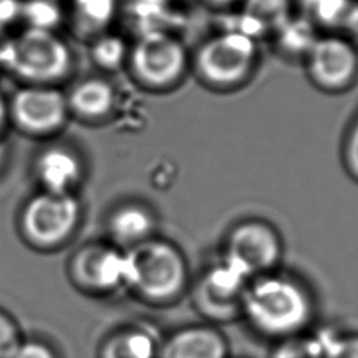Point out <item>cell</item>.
Listing matches in <instances>:
<instances>
[{
	"label": "cell",
	"mask_w": 358,
	"mask_h": 358,
	"mask_svg": "<svg viewBox=\"0 0 358 358\" xmlns=\"http://www.w3.org/2000/svg\"><path fill=\"white\" fill-rule=\"evenodd\" d=\"M127 257V284L152 302H169L187 285V263L171 242L150 238L131 248Z\"/></svg>",
	"instance_id": "cell-2"
},
{
	"label": "cell",
	"mask_w": 358,
	"mask_h": 358,
	"mask_svg": "<svg viewBox=\"0 0 358 358\" xmlns=\"http://www.w3.org/2000/svg\"><path fill=\"white\" fill-rule=\"evenodd\" d=\"M273 358H324L326 336H292L280 340Z\"/></svg>",
	"instance_id": "cell-20"
},
{
	"label": "cell",
	"mask_w": 358,
	"mask_h": 358,
	"mask_svg": "<svg viewBox=\"0 0 358 358\" xmlns=\"http://www.w3.org/2000/svg\"><path fill=\"white\" fill-rule=\"evenodd\" d=\"M67 103L62 92L48 87H28L17 91L11 110L24 129L49 131L57 129L66 117Z\"/></svg>",
	"instance_id": "cell-10"
},
{
	"label": "cell",
	"mask_w": 358,
	"mask_h": 358,
	"mask_svg": "<svg viewBox=\"0 0 358 358\" xmlns=\"http://www.w3.org/2000/svg\"><path fill=\"white\" fill-rule=\"evenodd\" d=\"M21 17V1L0 0V34Z\"/></svg>",
	"instance_id": "cell-26"
},
{
	"label": "cell",
	"mask_w": 358,
	"mask_h": 358,
	"mask_svg": "<svg viewBox=\"0 0 358 358\" xmlns=\"http://www.w3.org/2000/svg\"><path fill=\"white\" fill-rule=\"evenodd\" d=\"M117 0H73V27L83 38L103 34L115 17Z\"/></svg>",
	"instance_id": "cell-15"
},
{
	"label": "cell",
	"mask_w": 358,
	"mask_h": 358,
	"mask_svg": "<svg viewBox=\"0 0 358 358\" xmlns=\"http://www.w3.org/2000/svg\"><path fill=\"white\" fill-rule=\"evenodd\" d=\"M241 312L256 331L284 340L301 334L309 326L313 302L299 281L274 270L249 281Z\"/></svg>",
	"instance_id": "cell-1"
},
{
	"label": "cell",
	"mask_w": 358,
	"mask_h": 358,
	"mask_svg": "<svg viewBox=\"0 0 358 358\" xmlns=\"http://www.w3.org/2000/svg\"><path fill=\"white\" fill-rule=\"evenodd\" d=\"M282 256L277 229L262 220H246L235 225L225 241L224 259L250 280L274 271Z\"/></svg>",
	"instance_id": "cell-6"
},
{
	"label": "cell",
	"mask_w": 358,
	"mask_h": 358,
	"mask_svg": "<svg viewBox=\"0 0 358 358\" xmlns=\"http://www.w3.org/2000/svg\"><path fill=\"white\" fill-rule=\"evenodd\" d=\"M21 17L31 28L52 29L60 21L62 13L53 0H28L21 3Z\"/></svg>",
	"instance_id": "cell-21"
},
{
	"label": "cell",
	"mask_w": 358,
	"mask_h": 358,
	"mask_svg": "<svg viewBox=\"0 0 358 358\" xmlns=\"http://www.w3.org/2000/svg\"><path fill=\"white\" fill-rule=\"evenodd\" d=\"M0 63H1V62H0Z\"/></svg>",
	"instance_id": "cell-29"
},
{
	"label": "cell",
	"mask_w": 358,
	"mask_h": 358,
	"mask_svg": "<svg viewBox=\"0 0 358 358\" xmlns=\"http://www.w3.org/2000/svg\"><path fill=\"white\" fill-rule=\"evenodd\" d=\"M109 229L119 243L133 248L152 238L155 217L144 206L127 204L113 213Z\"/></svg>",
	"instance_id": "cell-13"
},
{
	"label": "cell",
	"mask_w": 358,
	"mask_h": 358,
	"mask_svg": "<svg viewBox=\"0 0 358 358\" xmlns=\"http://www.w3.org/2000/svg\"><path fill=\"white\" fill-rule=\"evenodd\" d=\"M127 63L143 85L168 90L179 84L190 69V55L178 36L151 31L136 39L129 49Z\"/></svg>",
	"instance_id": "cell-5"
},
{
	"label": "cell",
	"mask_w": 358,
	"mask_h": 358,
	"mask_svg": "<svg viewBox=\"0 0 358 358\" xmlns=\"http://www.w3.org/2000/svg\"><path fill=\"white\" fill-rule=\"evenodd\" d=\"M344 161L348 172L358 179V117L355 119L344 147Z\"/></svg>",
	"instance_id": "cell-24"
},
{
	"label": "cell",
	"mask_w": 358,
	"mask_h": 358,
	"mask_svg": "<svg viewBox=\"0 0 358 358\" xmlns=\"http://www.w3.org/2000/svg\"><path fill=\"white\" fill-rule=\"evenodd\" d=\"M250 278L222 257L197 282L196 305L214 319H227L241 312L242 296Z\"/></svg>",
	"instance_id": "cell-9"
},
{
	"label": "cell",
	"mask_w": 358,
	"mask_h": 358,
	"mask_svg": "<svg viewBox=\"0 0 358 358\" xmlns=\"http://www.w3.org/2000/svg\"><path fill=\"white\" fill-rule=\"evenodd\" d=\"M0 154H1V148H0Z\"/></svg>",
	"instance_id": "cell-28"
},
{
	"label": "cell",
	"mask_w": 358,
	"mask_h": 358,
	"mask_svg": "<svg viewBox=\"0 0 358 358\" xmlns=\"http://www.w3.org/2000/svg\"><path fill=\"white\" fill-rule=\"evenodd\" d=\"M159 344L143 329H130L113 336L102 350L101 358H158Z\"/></svg>",
	"instance_id": "cell-17"
},
{
	"label": "cell",
	"mask_w": 358,
	"mask_h": 358,
	"mask_svg": "<svg viewBox=\"0 0 358 358\" xmlns=\"http://www.w3.org/2000/svg\"><path fill=\"white\" fill-rule=\"evenodd\" d=\"M324 358H358V334L326 336Z\"/></svg>",
	"instance_id": "cell-22"
},
{
	"label": "cell",
	"mask_w": 358,
	"mask_h": 358,
	"mask_svg": "<svg viewBox=\"0 0 358 358\" xmlns=\"http://www.w3.org/2000/svg\"><path fill=\"white\" fill-rule=\"evenodd\" d=\"M129 48L124 39L113 34H101L91 46V57L101 69L116 70L127 62Z\"/></svg>",
	"instance_id": "cell-18"
},
{
	"label": "cell",
	"mask_w": 358,
	"mask_h": 358,
	"mask_svg": "<svg viewBox=\"0 0 358 358\" xmlns=\"http://www.w3.org/2000/svg\"><path fill=\"white\" fill-rule=\"evenodd\" d=\"M77 277L98 289L127 284V257L119 250L95 246L83 250L74 263Z\"/></svg>",
	"instance_id": "cell-12"
},
{
	"label": "cell",
	"mask_w": 358,
	"mask_h": 358,
	"mask_svg": "<svg viewBox=\"0 0 358 358\" xmlns=\"http://www.w3.org/2000/svg\"><path fill=\"white\" fill-rule=\"evenodd\" d=\"M38 175L49 192L64 193L78 178L80 166L77 159L63 148L45 151L38 161Z\"/></svg>",
	"instance_id": "cell-14"
},
{
	"label": "cell",
	"mask_w": 358,
	"mask_h": 358,
	"mask_svg": "<svg viewBox=\"0 0 358 358\" xmlns=\"http://www.w3.org/2000/svg\"><path fill=\"white\" fill-rule=\"evenodd\" d=\"M0 62L31 83H52L64 77L71 53L52 29L28 27L0 50Z\"/></svg>",
	"instance_id": "cell-4"
},
{
	"label": "cell",
	"mask_w": 358,
	"mask_h": 358,
	"mask_svg": "<svg viewBox=\"0 0 358 358\" xmlns=\"http://www.w3.org/2000/svg\"><path fill=\"white\" fill-rule=\"evenodd\" d=\"M158 358H229L228 343L210 326H187L159 344Z\"/></svg>",
	"instance_id": "cell-11"
},
{
	"label": "cell",
	"mask_w": 358,
	"mask_h": 358,
	"mask_svg": "<svg viewBox=\"0 0 358 358\" xmlns=\"http://www.w3.org/2000/svg\"><path fill=\"white\" fill-rule=\"evenodd\" d=\"M115 101L112 85L102 78H88L77 84L70 94V105L84 116L96 117L108 113Z\"/></svg>",
	"instance_id": "cell-16"
},
{
	"label": "cell",
	"mask_w": 358,
	"mask_h": 358,
	"mask_svg": "<svg viewBox=\"0 0 358 358\" xmlns=\"http://www.w3.org/2000/svg\"><path fill=\"white\" fill-rule=\"evenodd\" d=\"M78 218V203L67 192H46L35 196L24 210L22 225L27 235L43 245L64 239Z\"/></svg>",
	"instance_id": "cell-8"
},
{
	"label": "cell",
	"mask_w": 358,
	"mask_h": 358,
	"mask_svg": "<svg viewBox=\"0 0 358 358\" xmlns=\"http://www.w3.org/2000/svg\"><path fill=\"white\" fill-rule=\"evenodd\" d=\"M257 62L256 38L236 29L204 39L190 57V67L208 87L231 90L250 78Z\"/></svg>",
	"instance_id": "cell-3"
},
{
	"label": "cell",
	"mask_w": 358,
	"mask_h": 358,
	"mask_svg": "<svg viewBox=\"0 0 358 358\" xmlns=\"http://www.w3.org/2000/svg\"><path fill=\"white\" fill-rule=\"evenodd\" d=\"M302 60L309 80L324 91H343L358 77V46L348 36H316Z\"/></svg>",
	"instance_id": "cell-7"
},
{
	"label": "cell",
	"mask_w": 358,
	"mask_h": 358,
	"mask_svg": "<svg viewBox=\"0 0 358 358\" xmlns=\"http://www.w3.org/2000/svg\"><path fill=\"white\" fill-rule=\"evenodd\" d=\"M21 341L13 323L0 315V358H11Z\"/></svg>",
	"instance_id": "cell-23"
},
{
	"label": "cell",
	"mask_w": 358,
	"mask_h": 358,
	"mask_svg": "<svg viewBox=\"0 0 358 358\" xmlns=\"http://www.w3.org/2000/svg\"><path fill=\"white\" fill-rule=\"evenodd\" d=\"M4 119H6V105H4V101H3V98L0 95V130L3 127Z\"/></svg>",
	"instance_id": "cell-27"
},
{
	"label": "cell",
	"mask_w": 358,
	"mask_h": 358,
	"mask_svg": "<svg viewBox=\"0 0 358 358\" xmlns=\"http://www.w3.org/2000/svg\"><path fill=\"white\" fill-rule=\"evenodd\" d=\"M246 18L256 22V27L266 29L267 27L280 29L289 20L287 0H248Z\"/></svg>",
	"instance_id": "cell-19"
},
{
	"label": "cell",
	"mask_w": 358,
	"mask_h": 358,
	"mask_svg": "<svg viewBox=\"0 0 358 358\" xmlns=\"http://www.w3.org/2000/svg\"><path fill=\"white\" fill-rule=\"evenodd\" d=\"M11 358H55V354L45 344L29 341L21 343Z\"/></svg>",
	"instance_id": "cell-25"
}]
</instances>
